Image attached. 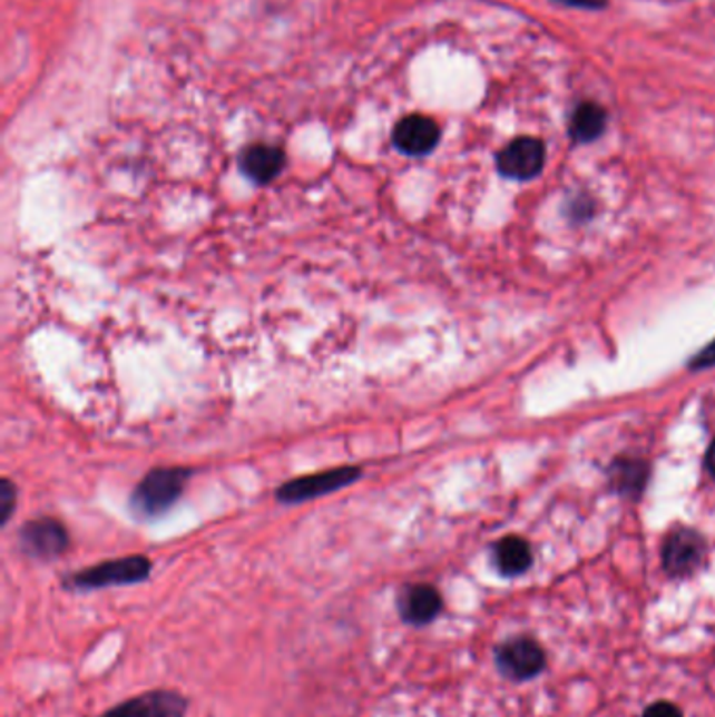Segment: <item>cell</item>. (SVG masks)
<instances>
[{"label":"cell","mask_w":715,"mask_h":717,"mask_svg":"<svg viewBox=\"0 0 715 717\" xmlns=\"http://www.w3.org/2000/svg\"><path fill=\"white\" fill-rule=\"evenodd\" d=\"M187 481V468L164 466L147 472L144 481L133 491V510L144 519L160 517L177 503Z\"/></svg>","instance_id":"cell-1"},{"label":"cell","mask_w":715,"mask_h":717,"mask_svg":"<svg viewBox=\"0 0 715 717\" xmlns=\"http://www.w3.org/2000/svg\"><path fill=\"white\" fill-rule=\"evenodd\" d=\"M151 573V562L145 557H125L92 564L89 569L76 571L66 579V588L90 592L116 586L141 583Z\"/></svg>","instance_id":"cell-2"},{"label":"cell","mask_w":715,"mask_h":717,"mask_svg":"<svg viewBox=\"0 0 715 717\" xmlns=\"http://www.w3.org/2000/svg\"><path fill=\"white\" fill-rule=\"evenodd\" d=\"M19 546L23 554L35 560H55L70 548V533L59 520L49 517L30 520L19 533Z\"/></svg>","instance_id":"cell-3"},{"label":"cell","mask_w":715,"mask_h":717,"mask_svg":"<svg viewBox=\"0 0 715 717\" xmlns=\"http://www.w3.org/2000/svg\"><path fill=\"white\" fill-rule=\"evenodd\" d=\"M359 477H361V470L355 466L332 468V470H325L320 474L301 477V479L282 484L277 491V500L284 503L308 502L313 498H320L325 493L339 491L346 484L355 483Z\"/></svg>","instance_id":"cell-4"},{"label":"cell","mask_w":715,"mask_h":717,"mask_svg":"<svg viewBox=\"0 0 715 717\" xmlns=\"http://www.w3.org/2000/svg\"><path fill=\"white\" fill-rule=\"evenodd\" d=\"M189 711V699L177 690H149L126 699L97 717H185Z\"/></svg>","instance_id":"cell-5"},{"label":"cell","mask_w":715,"mask_h":717,"mask_svg":"<svg viewBox=\"0 0 715 717\" xmlns=\"http://www.w3.org/2000/svg\"><path fill=\"white\" fill-rule=\"evenodd\" d=\"M546 164V147L533 137H519L498 154V168L510 179H533Z\"/></svg>","instance_id":"cell-6"},{"label":"cell","mask_w":715,"mask_h":717,"mask_svg":"<svg viewBox=\"0 0 715 717\" xmlns=\"http://www.w3.org/2000/svg\"><path fill=\"white\" fill-rule=\"evenodd\" d=\"M443 610V598L429 583L408 586L399 596V617L408 626L424 628L432 623Z\"/></svg>","instance_id":"cell-7"},{"label":"cell","mask_w":715,"mask_h":717,"mask_svg":"<svg viewBox=\"0 0 715 717\" xmlns=\"http://www.w3.org/2000/svg\"><path fill=\"white\" fill-rule=\"evenodd\" d=\"M439 137L441 130L437 122L422 114H412L399 120L393 130V144L408 156H427L439 144Z\"/></svg>","instance_id":"cell-8"},{"label":"cell","mask_w":715,"mask_h":717,"mask_svg":"<svg viewBox=\"0 0 715 717\" xmlns=\"http://www.w3.org/2000/svg\"><path fill=\"white\" fill-rule=\"evenodd\" d=\"M496 657L501 671L515 680L533 678L546 665V655L541 646L527 638H519L501 646Z\"/></svg>","instance_id":"cell-9"},{"label":"cell","mask_w":715,"mask_h":717,"mask_svg":"<svg viewBox=\"0 0 715 717\" xmlns=\"http://www.w3.org/2000/svg\"><path fill=\"white\" fill-rule=\"evenodd\" d=\"M703 539L698 538L695 531L679 529L672 533L665 546H663V564L667 573L688 574L693 573L703 558Z\"/></svg>","instance_id":"cell-10"},{"label":"cell","mask_w":715,"mask_h":717,"mask_svg":"<svg viewBox=\"0 0 715 717\" xmlns=\"http://www.w3.org/2000/svg\"><path fill=\"white\" fill-rule=\"evenodd\" d=\"M286 166V154L273 145H251L239 156L242 173L254 183H271Z\"/></svg>","instance_id":"cell-11"},{"label":"cell","mask_w":715,"mask_h":717,"mask_svg":"<svg viewBox=\"0 0 715 717\" xmlns=\"http://www.w3.org/2000/svg\"><path fill=\"white\" fill-rule=\"evenodd\" d=\"M607 128V111L598 104L586 101L572 111L571 137L577 144L596 141Z\"/></svg>","instance_id":"cell-12"},{"label":"cell","mask_w":715,"mask_h":717,"mask_svg":"<svg viewBox=\"0 0 715 717\" xmlns=\"http://www.w3.org/2000/svg\"><path fill=\"white\" fill-rule=\"evenodd\" d=\"M496 562L503 574L515 577V574L525 573L531 567V548L527 546L525 539H501L496 546Z\"/></svg>","instance_id":"cell-13"},{"label":"cell","mask_w":715,"mask_h":717,"mask_svg":"<svg viewBox=\"0 0 715 717\" xmlns=\"http://www.w3.org/2000/svg\"><path fill=\"white\" fill-rule=\"evenodd\" d=\"M644 477H646V468L640 462H626L615 472V481L619 484V489L629 493H636L643 489Z\"/></svg>","instance_id":"cell-14"},{"label":"cell","mask_w":715,"mask_h":717,"mask_svg":"<svg viewBox=\"0 0 715 717\" xmlns=\"http://www.w3.org/2000/svg\"><path fill=\"white\" fill-rule=\"evenodd\" d=\"M16 500H18V489L11 479L0 481V522L7 524L13 510H16Z\"/></svg>","instance_id":"cell-15"},{"label":"cell","mask_w":715,"mask_h":717,"mask_svg":"<svg viewBox=\"0 0 715 717\" xmlns=\"http://www.w3.org/2000/svg\"><path fill=\"white\" fill-rule=\"evenodd\" d=\"M644 717H682V711L672 703H655L644 711Z\"/></svg>","instance_id":"cell-16"},{"label":"cell","mask_w":715,"mask_h":717,"mask_svg":"<svg viewBox=\"0 0 715 717\" xmlns=\"http://www.w3.org/2000/svg\"><path fill=\"white\" fill-rule=\"evenodd\" d=\"M565 7H575V9H588V11H600L608 4V0H552Z\"/></svg>","instance_id":"cell-17"},{"label":"cell","mask_w":715,"mask_h":717,"mask_svg":"<svg viewBox=\"0 0 715 717\" xmlns=\"http://www.w3.org/2000/svg\"><path fill=\"white\" fill-rule=\"evenodd\" d=\"M709 365H715V341L709 346H705L693 361V367H709Z\"/></svg>","instance_id":"cell-18"},{"label":"cell","mask_w":715,"mask_h":717,"mask_svg":"<svg viewBox=\"0 0 715 717\" xmlns=\"http://www.w3.org/2000/svg\"><path fill=\"white\" fill-rule=\"evenodd\" d=\"M707 464H709V470H712V474L715 477V441L714 445H712V449H709V455H707Z\"/></svg>","instance_id":"cell-19"}]
</instances>
